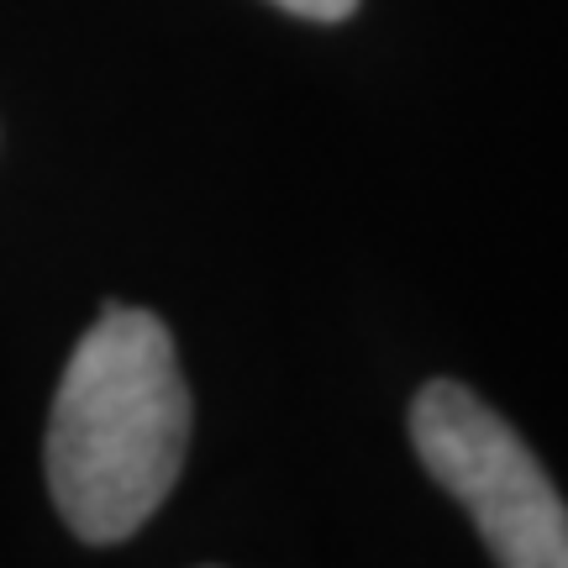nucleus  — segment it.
Listing matches in <instances>:
<instances>
[{
    "mask_svg": "<svg viewBox=\"0 0 568 568\" xmlns=\"http://www.w3.org/2000/svg\"><path fill=\"white\" fill-rule=\"evenodd\" d=\"M190 385L153 311L105 305L63 368L48 422V489L80 542H126L180 485Z\"/></svg>",
    "mask_w": 568,
    "mask_h": 568,
    "instance_id": "f257e3e1",
    "label": "nucleus"
},
{
    "mask_svg": "<svg viewBox=\"0 0 568 568\" xmlns=\"http://www.w3.org/2000/svg\"><path fill=\"white\" fill-rule=\"evenodd\" d=\"M410 443L500 568H568L564 495L500 410L468 385L432 379L410 406Z\"/></svg>",
    "mask_w": 568,
    "mask_h": 568,
    "instance_id": "f03ea898",
    "label": "nucleus"
},
{
    "mask_svg": "<svg viewBox=\"0 0 568 568\" xmlns=\"http://www.w3.org/2000/svg\"><path fill=\"white\" fill-rule=\"evenodd\" d=\"M280 11L290 17H305V21H343L358 11V0H274Z\"/></svg>",
    "mask_w": 568,
    "mask_h": 568,
    "instance_id": "7ed1b4c3",
    "label": "nucleus"
}]
</instances>
